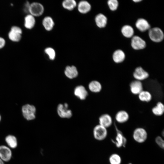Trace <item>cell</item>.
Returning <instances> with one entry per match:
<instances>
[{"mask_svg": "<svg viewBox=\"0 0 164 164\" xmlns=\"http://www.w3.org/2000/svg\"><path fill=\"white\" fill-rule=\"evenodd\" d=\"M23 31L22 28L17 26H12L8 33V37L11 41L18 42L22 38Z\"/></svg>", "mask_w": 164, "mask_h": 164, "instance_id": "1", "label": "cell"}, {"mask_svg": "<svg viewBox=\"0 0 164 164\" xmlns=\"http://www.w3.org/2000/svg\"><path fill=\"white\" fill-rule=\"evenodd\" d=\"M44 11V7L41 3L38 2H33L30 3L28 14L36 17L41 16Z\"/></svg>", "mask_w": 164, "mask_h": 164, "instance_id": "2", "label": "cell"}, {"mask_svg": "<svg viewBox=\"0 0 164 164\" xmlns=\"http://www.w3.org/2000/svg\"><path fill=\"white\" fill-rule=\"evenodd\" d=\"M132 136L135 142L139 143H142L147 140L148 134L145 128L142 127H138L133 131Z\"/></svg>", "mask_w": 164, "mask_h": 164, "instance_id": "3", "label": "cell"}, {"mask_svg": "<svg viewBox=\"0 0 164 164\" xmlns=\"http://www.w3.org/2000/svg\"><path fill=\"white\" fill-rule=\"evenodd\" d=\"M57 112L59 116L63 118H70L73 114L72 111L69 108L67 103L59 104L57 106Z\"/></svg>", "mask_w": 164, "mask_h": 164, "instance_id": "4", "label": "cell"}, {"mask_svg": "<svg viewBox=\"0 0 164 164\" xmlns=\"http://www.w3.org/2000/svg\"><path fill=\"white\" fill-rule=\"evenodd\" d=\"M22 112L24 117L27 120H32L36 118V108L33 105L26 104L23 105Z\"/></svg>", "mask_w": 164, "mask_h": 164, "instance_id": "5", "label": "cell"}, {"mask_svg": "<svg viewBox=\"0 0 164 164\" xmlns=\"http://www.w3.org/2000/svg\"><path fill=\"white\" fill-rule=\"evenodd\" d=\"M93 135L94 138L96 140H103L107 136V128L99 124L97 125L93 128Z\"/></svg>", "mask_w": 164, "mask_h": 164, "instance_id": "6", "label": "cell"}, {"mask_svg": "<svg viewBox=\"0 0 164 164\" xmlns=\"http://www.w3.org/2000/svg\"><path fill=\"white\" fill-rule=\"evenodd\" d=\"M149 35L150 39L155 42H159L163 39L164 35L162 30L158 27L150 29Z\"/></svg>", "mask_w": 164, "mask_h": 164, "instance_id": "7", "label": "cell"}, {"mask_svg": "<svg viewBox=\"0 0 164 164\" xmlns=\"http://www.w3.org/2000/svg\"><path fill=\"white\" fill-rule=\"evenodd\" d=\"M12 152L9 147L4 145H0V159L5 162H8L11 159Z\"/></svg>", "mask_w": 164, "mask_h": 164, "instance_id": "8", "label": "cell"}, {"mask_svg": "<svg viewBox=\"0 0 164 164\" xmlns=\"http://www.w3.org/2000/svg\"><path fill=\"white\" fill-rule=\"evenodd\" d=\"M116 135L115 140H112L113 142L118 148L125 147L127 143V139L122 133L115 125Z\"/></svg>", "mask_w": 164, "mask_h": 164, "instance_id": "9", "label": "cell"}, {"mask_svg": "<svg viewBox=\"0 0 164 164\" xmlns=\"http://www.w3.org/2000/svg\"><path fill=\"white\" fill-rule=\"evenodd\" d=\"M149 76V73L141 67H136L133 73L135 80L142 82L148 79Z\"/></svg>", "mask_w": 164, "mask_h": 164, "instance_id": "10", "label": "cell"}, {"mask_svg": "<svg viewBox=\"0 0 164 164\" xmlns=\"http://www.w3.org/2000/svg\"><path fill=\"white\" fill-rule=\"evenodd\" d=\"M129 87L131 93L135 95H138L143 90L142 82L135 80L130 82Z\"/></svg>", "mask_w": 164, "mask_h": 164, "instance_id": "11", "label": "cell"}, {"mask_svg": "<svg viewBox=\"0 0 164 164\" xmlns=\"http://www.w3.org/2000/svg\"><path fill=\"white\" fill-rule=\"evenodd\" d=\"M131 45L135 50H139L144 48L146 46L145 41L139 36H133L131 40Z\"/></svg>", "mask_w": 164, "mask_h": 164, "instance_id": "12", "label": "cell"}, {"mask_svg": "<svg viewBox=\"0 0 164 164\" xmlns=\"http://www.w3.org/2000/svg\"><path fill=\"white\" fill-rule=\"evenodd\" d=\"M73 92L75 96L81 100H85L88 95L87 91L82 85L77 86L74 89Z\"/></svg>", "mask_w": 164, "mask_h": 164, "instance_id": "13", "label": "cell"}, {"mask_svg": "<svg viewBox=\"0 0 164 164\" xmlns=\"http://www.w3.org/2000/svg\"><path fill=\"white\" fill-rule=\"evenodd\" d=\"M99 125L108 128L113 124V119L111 116L109 114L105 113L101 115L99 118Z\"/></svg>", "mask_w": 164, "mask_h": 164, "instance_id": "14", "label": "cell"}, {"mask_svg": "<svg viewBox=\"0 0 164 164\" xmlns=\"http://www.w3.org/2000/svg\"><path fill=\"white\" fill-rule=\"evenodd\" d=\"M64 73L67 78L71 79L76 78L78 75L77 68L73 65L67 66L65 68Z\"/></svg>", "mask_w": 164, "mask_h": 164, "instance_id": "15", "label": "cell"}, {"mask_svg": "<svg viewBox=\"0 0 164 164\" xmlns=\"http://www.w3.org/2000/svg\"><path fill=\"white\" fill-rule=\"evenodd\" d=\"M24 22L25 28L28 29H32L36 25V17L30 14H27L24 17Z\"/></svg>", "mask_w": 164, "mask_h": 164, "instance_id": "16", "label": "cell"}, {"mask_svg": "<svg viewBox=\"0 0 164 164\" xmlns=\"http://www.w3.org/2000/svg\"><path fill=\"white\" fill-rule=\"evenodd\" d=\"M129 118L128 113L125 110H121L118 111L115 114V118L116 121L119 123H124L127 121Z\"/></svg>", "mask_w": 164, "mask_h": 164, "instance_id": "17", "label": "cell"}, {"mask_svg": "<svg viewBox=\"0 0 164 164\" xmlns=\"http://www.w3.org/2000/svg\"><path fill=\"white\" fill-rule=\"evenodd\" d=\"M78 12L82 14H85L88 13L91 10V6L90 4L85 0L80 1L77 6Z\"/></svg>", "mask_w": 164, "mask_h": 164, "instance_id": "18", "label": "cell"}, {"mask_svg": "<svg viewBox=\"0 0 164 164\" xmlns=\"http://www.w3.org/2000/svg\"><path fill=\"white\" fill-rule=\"evenodd\" d=\"M5 142L7 146L11 149H16L18 145L17 138L15 135L9 134L6 135L5 138Z\"/></svg>", "mask_w": 164, "mask_h": 164, "instance_id": "19", "label": "cell"}, {"mask_svg": "<svg viewBox=\"0 0 164 164\" xmlns=\"http://www.w3.org/2000/svg\"><path fill=\"white\" fill-rule=\"evenodd\" d=\"M136 27L141 32H145L150 29V26L145 19L140 18L138 19L135 23Z\"/></svg>", "mask_w": 164, "mask_h": 164, "instance_id": "20", "label": "cell"}, {"mask_svg": "<svg viewBox=\"0 0 164 164\" xmlns=\"http://www.w3.org/2000/svg\"><path fill=\"white\" fill-rule=\"evenodd\" d=\"M42 24L46 30L50 31L53 29L55 23L52 17L50 16H46L43 19Z\"/></svg>", "mask_w": 164, "mask_h": 164, "instance_id": "21", "label": "cell"}, {"mask_svg": "<svg viewBox=\"0 0 164 164\" xmlns=\"http://www.w3.org/2000/svg\"><path fill=\"white\" fill-rule=\"evenodd\" d=\"M95 21L96 25L100 28L104 27L107 23L106 17L102 13L97 14L95 17Z\"/></svg>", "mask_w": 164, "mask_h": 164, "instance_id": "22", "label": "cell"}, {"mask_svg": "<svg viewBox=\"0 0 164 164\" xmlns=\"http://www.w3.org/2000/svg\"><path fill=\"white\" fill-rule=\"evenodd\" d=\"M88 86L89 90L94 93H99L102 89L101 84L97 80H93L91 81L89 83Z\"/></svg>", "mask_w": 164, "mask_h": 164, "instance_id": "23", "label": "cell"}, {"mask_svg": "<svg viewBox=\"0 0 164 164\" xmlns=\"http://www.w3.org/2000/svg\"><path fill=\"white\" fill-rule=\"evenodd\" d=\"M152 113L155 115L160 116L164 113V105L161 101L158 102L152 109Z\"/></svg>", "mask_w": 164, "mask_h": 164, "instance_id": "24", "label": "cell"}, {"mask_svg": "<svg viewBox=\"0 0 164 164\" xmlns=\"http://www.w3.org/2000/svg\"><path fill=\"white\" fill-rule=\"evenodd\" d=\"M138 95L139 100L143 102H149L152 97V95L149 91L144 90Z\"/></svg>", "mask_w": 164, "mask_h": 164, "instance_id": "25", "label": "cell"}, {"mask_svg": "<svg viewBox=\"0 0 164 164\" xmlns=\"http://www.w3.org/2000/svg\"><path fill=\"white\" fill-rule=\"evenodd\" d=\"M114 61L116 63L122 62L125 58V54L124 52L121 50L115 51L113 55Z\"/></svg>", "mask_w": 164, "mask_h": 164, "instance_id": "26", "label": "cell"}, {"mask_svg": "<svg viewBox=\"0 0 164 164\" xmlns=\"http://www.w3.org/2000/svg\"><path fill=\"white\" fill-rule=\"evenodd\" d=\"M77 4L74 0H65L62 2V6L65 9L71 11L77 6Z\"/></svg>", "mask_w": 164, "mask_h": 164, "instance_id": "27", "label": "cell"}, {"mask_svg": "<svg viewBox=\"0 0 164 164\" xmlns=\"http://www.w3.org/2000/svg\"><path fill=\"white\" fill-rule=\"evenodd\" d=\"M121 32L123 35L127 38L132 37L134 33V31L132 27L128 25H126L121 28Z\"/></svg>", "mask_w": 164, "mask_h": 164, "instance_id": "28", "label": "cell"}, {"mask_svg": "<svg viewBox=\"0 0 164 164\" xmlns=\"http://www.w3.org/2000/svg\"><path fill=\"white\" fill-rule=\"evenodd\" d=\"M109 161L110 164H121V159L120 155L117 153H113L109 157Z\"/></svg>", "mask_w": 164, "mask_h": 164, "instance_id": "29", "label": "cell"}, {"mask_svg": "<svg viewBox=\"0 0 164 164\" xmlns=\"http://www.w3.org/2000/svg\"><path fill=\"white\" fill-rule=\"evenodd\" d=\"M44 52L51 60H54L56 57V53L55 50L51 47H47L44 50Z\"/></svg>", "mask_w": 164, "mask_h": 164, "instance_id": "30", "label": "cell"}, {"mask_svg": "<svg viewBox=\"0 0 164 164\" xmlns=\"http://www.w3.org/2000/svg\"><path fill=\"white\" fill-rule=\"evenodd\" d=\"M108 4L110 9L112 11L116 10L118 6V2L117 0H109Z\"/></svg>", "mask_w": 164, "mask_h": 164, "instance_id": "31", "label": "cell"}, {"mask_svg": "<svg viewBox=\"0 0 164 164\" xmlns=\"http://www.w3.org/2000/svg\"><path fill=\"white\" fill-rule=\"evenodd\" d=\"M155 142L156 144L161 148L163 149L164 147V141L162 138L160 136H157L155 139Z\"/></svg>", "mask_w": 164, "mask_h": 164, "instance_id": "32", "label": "cell"}, {"mask_svg": "<svg viewBox=\"0 0 164 164\" xmlns=\"http://www.w3.org/2000/svg\"><path fill=\"white\" fill-rule=\"evenodd\" d=\"M6 44V42L5 39L3 37L0 36V50L4 48Z\"/></svg>", "mask_w": 164, "mask_h": 164, "instance_id": "33", "label": "cell"}, {"mask_svg": "<svg viewBox=\"0 0 164 164\" xmlns=\"http://www.w3.org/2000/svg\"><path fill=\"white\" fill-rule=\"evenodd\" d=\"M30 2L28 1H26L24 5V11L27 14L29 13V10Z\"/></svg>", "mask_w": 164, "mask_h": 164, "instance_id": "34", "label": "cell"}, {"mask_svg": "<svg viewBox=\"0 0 164 164\" xmlns=\"http://www.w3.org/2000/svg\"><path fill=\"white\" fill-rule=\"evenodd\" d=\"M0 164H5V162L0 159Z\"/></svg>", "mask_w": 164, "mask_h": 164, "instance_id": "35", "label": "cell"}, {"mask_svg": "<svg viewBox=\"0 0 164 164\" xmlns=\"http://www.w3.org/2000/svg\"><path fill=\"white\" fill-rule=\"evenodd\" d=\"M133 1L135 2H139L142 1V0H133Z\"/></svg>", "mask_w": 164, "mask_h": 164, "instance_id": "36", "label": "cell"}, {"mask_svg": "<svg viewBox=\"0 0 164 164\" xmlns=\"http://www.w3.org/2000/svg\"><path fill=\"white\" fill-rule=\"evenodd\" d=\"M1 116L0 115V122L1 121Z\"/></svg>", "mask_w": 164, "mask_h": 164, "instance_id": "37", "label": "cell"}, {"mask_svg": "<svg viewBox=\"0 0 164 164\" xmlns=\"http://www.w3.org/2000/svg\"><path fill=\"white\" fill-rule=\"evenodd\" d=\"M128 164H132L131 163H129Z\"/></svg>", "mask_w": 164, "mask_h": 164, "instance_id": "38", "label": "cell"}]
</instances>
